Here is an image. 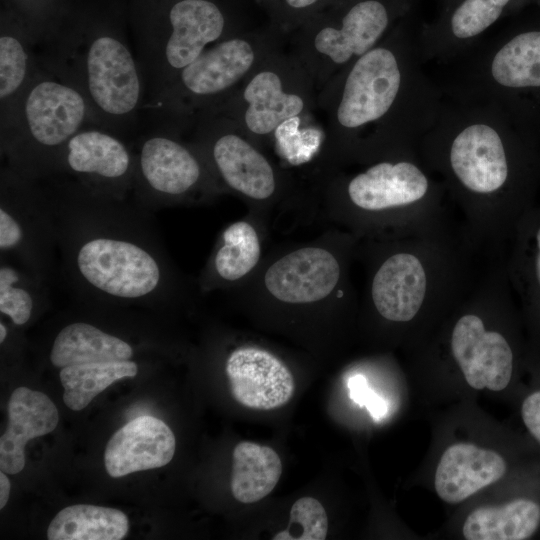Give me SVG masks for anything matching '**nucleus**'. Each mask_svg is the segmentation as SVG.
I'll list each match as a JSON object with an SVG mask.
<instances>
[{"instance_id":"23","label":"nucleus","mask_w":540,"mask_h":540,"mask_svg":"<svg viewBox=\"0 0 540 540\" xmlns=\"http://www.w3.org/2000/svg\"><path fill=\"white\" fill-rule=\"evenodd\" d=\"M254 52L242 39H230L202 52L179 73V84L196 96L222 92L239 80L251 67Z\"/></svg>"},{"instance_id":"25","label":"nucleus","mask_w":540,"mask_h":540,"mask_svg":"<svg viewBox=\"0 0 540 540\" xmlns=\"http://www.w3.org/2000/svg\"><path fill=\"white\" fill-rule=\"evenodd\" d=\"M231 492L239 502L249 504L266 497L282 474L279 455L268 446L242 441L233 450Z\"/></svg>"},{"instance_id":"20","label":"nucleus","mask_w":540,"mask_h":540,"mask_svg":"<svg viewBox=\"0 0 540 540\" xmlns=\"http://www.w3.org/2000/svg\"><path fill=\"white\" fill-rule=\"evenodd\" d=\"M506 470V461L497 452L471 443H456L439 460L435 490L444 502L457 504L500 480Z\"/></svg>"},{"instance_id":"11","label":"nucleus","mask_w":540,"mask_h":540,"mask_svg":"<svg viewBox=\"0 0 540 540\" xmlns=\"http://www.w3.org/2000/svg\"><path fill=\"white\" fill-rule=\"evenodd\" d=\"M493 260L474 288L456 306L449 335L451 356L466 382L476 390L505 389L511 381L514 354L506 336L487 324L496 264Z\"/></svg>"},{"instance_id":"7","label":"nucleus","mask_w":540,"mask_h":540,"mask_svg":"<svg viewBox=\"0 0 540 540\" xmlns=\"http://www.w3.org/2000/svg\"><path fill=\"white\" fill-rule=\"evenodd\" d=\"M91 120L83 94L53 69L38 68L11 112L1 119V155L18 175H53L69 140Z\"/></svg>"},{"instance_id":"3","label":"nucleus","mask_w":540,"mask_h":540,"mask_svg":"<svg viewBox=\"0 0 540 540\" xmlns=\"http://www.w3.org/2000/svg\"><path fill=\"white\" fill-rule=\"evenodd\" d=\"M492 259L450 216L393 235L359 239L363 306L381 321L408 325L427 312H449L469 294Z\"/></svg>"},{"instance_id":"21","label":"nucleus","mask_w":540,"mask_h":540,"mask_svg":"<svg viewBox=\"0 0 540 540\" xmlns=\"http://www.w3.org/2000/svg\"><path fill=\"white\" fill-rule=\"evenodd\" d=\"M8 416V426L0 438V468L16 474L25 466L27 442L52 432L59 422V413L44 393L19 387L10 396Z\"/></svg>"},{"instance_id":"12","label":"nucleus","mask_w":540,"mask_h":540,"mask_svg":"<svg viewBox=\"0 0 540 540\" xmlns=\"http://www.w3.org/2000/svg\"><path fill=\"white\" fill-rule=\"evenodd\" d=\"M134 174V152L115 133L98 127L81 129L69 140L51 177L67 175L96 195L127 200Z\"/></svg>"},{"instance_id":"24","label":"nucleus","mask_w":540,"mask_h":540,"mask_svg":"<svg viewBox=\"0 0 540 540\" xmlns=\"http://www.w3.org/2000/svg\"><path fill=\"white\" fill-rule=\"evenodd\" d=\"M540 526V505L517 498L501 506H482L467 516L462 533L467 540H525Z\"/></svg>"},{"instance_id":"29","label":"nucleus","mask_w":540,"mask_h":540,"mask_svg":"<svg viewBox=\"0 0 540 540\" xmlns=\"http://www.w3.org/2000/svg\"><path fill=\"white\" fill-rule=\"evenodd\" d=\"M138 368V364L133 360L63 367L59 373L64 388L63 401L71 410H82L113 382L135 377Z\"/></svg>"},{"instance_id":"10","label":"nucleus","mask_w":540,"mask_h":540,"mask_svg":"<svg viewBox=\"0 0 540 540\" xmlns=\"http://www.w3.org/2000/svg\"><path fill=\"white\" fill-rule=\"evenodd\" d=\"M57 256L56 222L43 186L4 165L0 176V257L50 284Z\"/></svg>"},{"instance_id":"4","label":"nucleus","mask_w":540,"mask_h":540,"mask_svg":"<svg viewBox=\"0 0 540 540\" xmlns=\"http://www.w3.org/2000/svg\"><path fill=\"white\" fill-rule=\"evenodd\" d=\"M419 28L405 18L385 43L357 58L346 74L336 118L352 136L353 158L362 131L373 127V161L418 147L436 122L444 94L424 68ZM372 161V162H373Z\"/></svg>"},{"instance_id":"27","label":"nucleus","mask_w":540,"mask_h":540,"mask_svg":"<svg viewBox=\"0 0 540 540\" xmlns=\"http://www.w3.org/2000/svg\"><path fill=\"white\" fill-rule=\"evenodd\" d=\"M129 529L124 512L96 505L75 504L59 511L47 530L49 540H120Z\"/></svg>"},{"instance_id":"31","label":"nucleus","mask_w":540,"mask_h":540,"mask_svg":"<svg viewBox=\"0 0 540 540\" xmlns=\"http://www.w3.org/2000/svg\"><path fill=\"white\" fill-rule=\"evenodd\" d=\"M328 518L323 505L313 497H302L290 510L288 526L273 540H323L327 536Z\"/></svg>"},{"instance_id":"17","label":"nucleus","mask_w":540,"mask_h":540,"mask_svg":"<svg viewBox=\"0 0 540 540\" xmlns=\"http://www.w3.org/2000/svg\"><path fill=\"white\" fill-rule=\"evenodd\" d=\"M225 372L234 399L257 410H271L289 402L295 390L288 366L270 350L245 344L229 352Z\"/></svg>"},{"instance_id":"35","label":"nucleus","mask_w":540,"mask_h":540,"mask_svg":"<svg viewBox=\"0 0 540 540\" xmlns=\"http://www.w3.org/2000/svg\"><path fill=\"white\" fill-rule=\"evenodd\" d=\"M536 252L534 257V275L537 285L540 287V226L535 230Z\"/></svg>"},{"instance_id":"33","label":"nucleus","mask_w":540,"mask_h":540,"mask_svg":"<svg viewBox=\"0 0 540 540\" xmlns=\"http://www.w3.org/2000/svg\"><path fill=\"white\" fill-rule=\"evenodd\" d=\"M521 416L525 427L540 444V390L528 395L521 406Z\"/></svg>"},{"instance_id":"15","label":"nucleus","mask_w":540,"mask_h":540,"mask_svg":"<svg viewBox=\"0 0 540 540\" xmlns=\"http://www.w3.org/2000/svg\"><path fill=\"white\" fill-rule=\"evenodd\" d=\"M513 0H444L439 17L419 28L425 64H447L474 47L504 17Z\"/></svg>"},{"instance_id":"30","label":"nucleus","mask_w":540,"mask_h":540,"mask_svg":"<svg viewBox=\"0 0 540 540\" xmlns=\"http://www.w3.org/2000/svg\"><path fill=\"white\" fill-rule=\"evenodd\" d=\"M28 37L23 34L4 31L0 36V102L1 119L14 108L31 80L38 66L32 53Z\"/></svg>"},{"instance_id":"13","label":"nucleus","mask_w":540,"mask_h":540,"mask_svg":"<svg viewBox=\"0 0 540 540\" xmlns=\"http://www.w3.org/2000/svg\"><path fill=\"white\" fill-rule=\"evenodd\" d=\"M168 20L167 36L142 44L155 97L164 88L169 73L180 72L193 62L208 43L221 36L224 28L220 9L208 0H181L171 7Z\"/></svg>"},{"instance_id":"1","label":"nucleus","mask_w":540,"mask_h":540,"mask_svg":"<svg viewBox=\"0 0 540 540\" xmlns=\"http://www.w3.org/2000/svg\"><path fill=\"white\" fill-rule=\"evenodd\" d=\"M55 217L58 255L75 296L105 305H174L199 296L169 256L153 212L96 195L73 180L43 186Z\"/></svg>"},{"instance_id":"34","label":"nucleus","mask_w":540,"mask_h":540,"mask_svg":"<svg viewBox=\"0 0 540 540\" xmlns=\"http://www.w3.org/2000/svg\"><path fill=\"white\" fill-rule=\"evenodd\" d=\"M11 485L5 472H0V508L2 509L9 499Z\"/></svg>"},{"instance_id":"32","label":"nucleus","mask_w":540,"mask_h":540,"mask_svg":"<svg viewBox=\"0 0 540 540\" xmlns=\"http://www.w3.org/2000/svg\"><path fill=\"white\" fill-rule=\"evenodd\" d=\"M350 397L359 405L366 406L373 418L383 417L387 411L384 400L375 394L367 385L362 375H355L348 381Z\"/></svg>"},{"instance_id":"26","label":"nucleus","mask_w":540,"mask_h":540,"mask_svg":"<svg viewBox=\"0 0 540 540\" xmlns=\"http://www.w3.org/2000/svg\"><path fill=\"white\" fill-rule=\"evenodd\" d=\"M249 106L245 112L248 129L258 135L274 131L283 122L296 117L304 107L301 97L282 90L279 76L271 71L258 73L244 90Z\"/></svg>"},{"instance_id":"8","label":"nucleus","mask_w":540,"mask_h":540,"mask_svg":"<svg viewBox=\"0 0 540 540\" xmlns=\"http://www.w3.org/2000/svg\"><path fill=\"white\" fill-rule=\"evenodd\" d=\"M50 68L83 94L97 127L116 134L135 116L142 78L128 44L119 35L96 32L56 43Z\"/></svg>"},{"instance_id":"22","label":"nucleus","mask_w":540,"mask_h":540,"mask_svg":"<svg viewBox=\"0 0 540 540\" xmlns=\"http://www.w3.org/2000/svg\"><path fill=\"white\" fill-rule=\"evenodd\" d=\"M132 343L89 320H74L61 327L49 353L53 366L133 360Z\"/></svg>"},{"instance_id":"19","label":"nucleus","mask_w":540,"mask_h":540,"mask_svg":"<svg viewBox=\"0 0 540 540\" xmlns=\"http://www.w3.org/2000/svg\"><path fill=\"white\" fill-rule=\"evenodd\" d=\"M409 5L396 8L382 0H361L342 17L339 28L326 27L315 37V48L336 64H345L378 45L395 15L405 14Z\"/></svg>"},{"instance_id":"16","label":"nucleus","mask_w":540,"mask_h":540,"mask_svg":"<svg viewBox=\"0 0 540 540\" xmlns=\"http://www.w3.org/2000/svg\"><path fill=\"white\" fill-rule=\"evenodd\" d=\"M269 224L247 213L226 225L196 278L200 295L216 291L230 293L249 280L260 267Z\"/></svg>"},{"instance_id":"36","label":"nucleus","mask_w":540,"mask_h":540,"mask_svg":"<svg viewBox=\"0 0 540 540\" xmlns=\"http://www.w3.org/2000/svg\"><path fill=\"white\" fill-rule=\"evenodd\" d=\"M317 0H286V2L293 8H305L313 3H315Z\"/></svg>"},{"instance_id":"18","label":"nucleus","mask_w":540,"mask_h":540,"mask_svg":"<svg viewBox=\"0 0 540 540\" xmlns=\"http://www.w3.org/2000/svg\"><path fill=\"white\" fill-rule=\"evenodd\" d=\"M175 447V436L166 423L153 416H138L108 441L105 468L114 478L159 468L172 460Z\"/></svg>"},{"instance_id":"9","label":"nucleus","mask_w":540,"mask_h":540,"mask_svg":"<svg viewBox=\"0 0 540 540\" xmlns=\"http://www.w3.org/2000/svg\"><path fill=\"white\" fill-rule=\"evenodd\" d=\"M134 155L133 200L148 211L203 204L222 190L203 154L164 133L143 138Z\"/></svg>"},{"instance_id":"5","label":"nucleus","mask_w":540,"mask_h":540,"mask_svg":"<svg viewBox=\"0 0 540 540\" xmlns=\"http://www.w3.org/2000/svg\"><path fill=\"white\" fill-rule=\"evenodd\" d=\"M359 238L336 227L265 257L254 275L228 293L259 313H334L357 303L353 282Z\"/></svg>"},{"instance_id":"28","label":"nucleus","mask_w":540,"mask_h":540,"mask_svg":"<svg viewBox=\"0 0 540 540\" xmlns=\"http://www.w3.org/2000/svg\"><path fill=\"white\" fill-rule=\"evenodd\" d=\"M50 284L20 264L0 257V312L15 327L27 325L45 305Z\"/></svg>"},{"instance_id":"14","label":"nucleus","mask_w":540,"mask_h":540,"mask_svg":"<svg viewBox=\"0 0 540 540\" xmlns=\"http://www.w3.org/2000/svg\"><path fill=\"white\" fill-rule=\"evenodd\" d=\"M203 155L219 185L222 183L245 199L248 212L269 224L280 193L278 176L270 161L233 133L217 137Z\"/></svg>"},{"instance_id":"6","label":"nucleus","mask_w":540,"mask_h":540,"mask_svg":"<svg viewBox=\"0 0 540 540\" xmlns=\"http://www.w3.org/2000/svg\"><path fill=\"white\" fill-rule=\"evenodd\" d=\"M339 180L327 193L325 217L359 239L412 230L449 215L439 178L418 152L384 157Z\"/></svg>"},{"instance_id":"2","label":"nucleus","mask_w":540,"mask_h":540,"mask_svg":"<svg viewBox=\"0 0 540 540\" xmlns=\"http://www.w3.org/2000/svg\"><path fill=\"white\" fill-rule=\"evenodd\" d=\"M512 113L491 101L444 97L418 153L439 178L467 237L501 258L512 227L516 193V135Z\"/></svg>"}]
</instances>
